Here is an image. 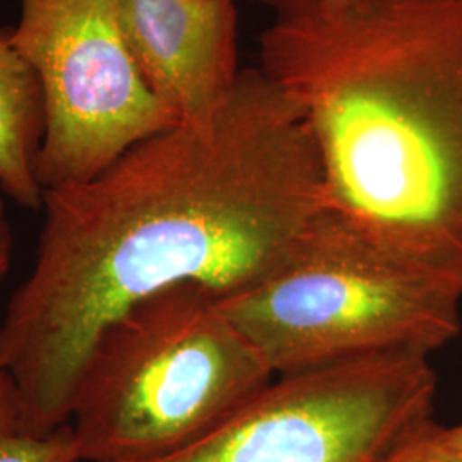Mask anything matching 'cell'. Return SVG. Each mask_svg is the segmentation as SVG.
Listing matches in <instances>:
<instances>
[{
  "mask_svg": "<svg viewBox=\"0 0 462 462\" xmlns=\"http://www.w3.org/2000/svg\"><path fill=\"white\" fill-rule=\"evenodd\" d=\"M429 358L393 351L278 375L196 442L148 462H375L430 418Z\"/></svg>",
  "mask_w": 462,
  "mask_h": 462,
  "instance_id": "obj_6",
  "label": "cell"
},
{
  "mask_svg": "<svg viewBox=\"0 0 462 462\" xmlns=\"http://www.w3.org/2000/svg\"><path fill=\"white\" fill-rule=\"evenodd\" d=\"M375 462H462L431 416L404 431Z\"/></svg>",
  "mask_w": 462,
  "mask_h": 462,
  "instance_id": "obj_9",
  "label": "cell"
},
{
  "mask_svg": "<svg viewBox=\"0 0 462 462\" xmlns=\"http://www.w3.org/2000/svg\"><path fill=\"white\" fill-rule=\"evenodd\" d=\"M0 462H79L70 425L47 437L21 435L0 447Z\"/></svg>",
  "mask_w": 462,
  "mask_h": 462,
  "instance_id": "obj_10",
  "label": "cell"
},
{
  "mask_svg": "<svg viewBox=\"0 0 462 462\" xmlns=\"http://www.w3.org/2000/svg\"><path fill=\"white\" fill-rule=\"evenodd\" d=\"M442 435H444L447 444L462 456V423L456 427H450V429L442 427Z\"/></svg>",
  "mask_w": 462,
  "mask_h": 462,
  "instance_id": "obj_14",
  "label": "cell"
},
{
  "mask_svg": "<svg viewBox=\"0 0 462 462\" xmlns=\"http://www.w3.org/2000/svg\"><path fill=\"white\" fill-rule=\"evenodd\" d=\"M0 217H4V200L0 198Z\"/></svg>",
  "mask_w": 462,
  "mask_h": 462,
  "instance_id": "obj_15",
  "label": "cell"
},
{
  "mask_svg": "<svg viewBox=\"0 0 462 462\" xmlns=\"http://www.w3.org/2000/svg\"><path fill=\"white\" fill-rule=\"evenodd\" d=\"M274 379L192 282L139 300L84 360L70 408L81 462H148L196 442Z\"/></svg>",
  "mask_w": 462,
  "mask_h": 462,
  "instance_id": "obj_3",
  "label": "cell"
},
{
  "mask_svg": "<svg viewBox=\"0 0 462 462\" xmlns=\"http://www.w3.org/2000/svg\"><path fill=\"white\" fill-rule=\"evenodd\" d=\"M26 435L24 402L14 377L0 368V447Z\"/></svg>",
  "mask_w": 462,
  "mask_h": 462,
  "instance_id": "obj_11",
  "label": "cell"
},
{
  "mask_svg": "<svg viewBox=\"0 0 462 462\" xmlns=\"http://www.w3.org/2000/svg\"><path fill=\"white\" fill-rule=\"evenodd\" d=\"M257 4H263L265 7H271L273 11H276L278 17L293 16L298 13L309 11L317 5H322L330 0H252Z\"/></svg>",
  "mask_w": 462,
  "mask_h": 462,
  "instance_id": "obj_12",
  "label": "cell"
},
{
  "mask_svg": "<svg viewBox=\"0 0 462 462\" xmlns=\"http://www.w3.org/2000/svg\"><path fill=\"white\" fill-rule=\"evenodd\" d=\"M11 42L45 98L36 156L43 192L98 177L129 149L179 124L135 64L116 0H19Z\"/></svg>",
  "mask_w": 462,
  "mask_h": 462,
  "instance_id": "obj_5",
  "label": "cell"
},
{
  "mask_svg": "<svg viewBox=\"0 0 462 462\" xmlns=\"http://www.w3.org/2000/svg\"><path fill=\"white\" fill-rule=\"evenodd\" d=\"M43 213L33 269L0 322V368L33 437L69 425L108 322L175 284L217 300L245 291L307 244L329 206L305 116L245 69L211 114L141 141L89 182L47 190Z\"/></svg>",
  "mask_w": 462,
  "mask_h": 462,
  "instance_id": "obj_1",
  "label": "cell"
},
{
  "mask_svg": "<svg viewBox=\"0 0 462 462\" xmlns=\"http://www.w3.org/2000/svg\"><path fill=\"white\" fill-rule=\"evenodd\" d=\"M13 245H14V238H13V231L9 223L0 217V281L5 276V273L9 271L11 265V255H13Z\"/></svg>",
  "mask_w": 462,
  "mask_h": 462,
  "instance_id": "obj_13",
  "label": "cell"
},
{
  "mask_svg": "<svg viewBox=\"0 0 462 462\" xmlns=\"http://www.w3.org/2000/svg\"><path fill=\"white\" fill-rule=\"evenodd\" d=\"M221 310L278 375L372 355H431L461 334V298L393 263L332 213L297 254Z\"/></svg>",
  "mask_w": 462,
  "mask_h": 462,
  "instance_id": "obj_4",
  "label": "cell"
},
{
  "mask_svg": "<svg viewBox=\"0 0 462 462\" xmlns=\"http://www.w3.org/2000/svg\"><path fill=\"white\" fill-rule=\"evenodd\" d=\"M45 134L43 88L33 66L0 28V190L17 206L43 209L36 156Z\"/></svg>",
  "mask_w": 462,
  "mask_h": 462,
  "instance_id": "obj_8",
  "label": "cell"
},
{
  "mask_svg": "<svg viewBox=\"0 0 462 462\" xmlns=\"http://www.w3.org/2000/svg\"><path fill=\"white\" fill-rule=\"evenodd\" d=\"M116 14L146 83L180 122L228 97L242 72L235 0H116Z\"/></svg>",
  "mask_w": 462,
  "mask_h": 462,
  "instance_id": "obj_7",
  "label": "cell"
},
{
  "mask_svg": "<svg viewBox=\"0 0 462 462\" xmlns=\"http://www.w3.org/2000/svg\"><path fill=\"white\" fill-rule=\"evenodd\" d=\"M326 198L393 263L462 300V0H330L261 36Z\"/></svg>",
  "mask_w": 462,
  "mask_h": 462,
  "instance_id": "obj_2",
  "label": "cell"
}]
</instances>
